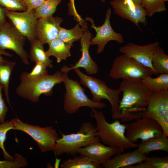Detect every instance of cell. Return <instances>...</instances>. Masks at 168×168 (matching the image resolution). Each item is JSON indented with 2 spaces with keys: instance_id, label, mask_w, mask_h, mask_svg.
Returning <instances> with one entry per match:
<instances>
[{
  "instance_id": "6da1fadb",
  "label": "cell",
  "mask_w": 168,
  "mask_h": 168,
  "mask_svg": "<svg viewBox=\"0 0 168 168\" xmlns=\"http://www.w3.org/2000/svg\"><path fill=\"white\" fill-rule=\"evenodd\" d=\"M119 88L123 93V96L117 110L112 115V118L128 122L142 118L152 92L140 81L123 80Z\"/></svg>"
},
{
  "instance_id": "7a4b0ae2",
  "label": "cell",
  "mask_w": 168,
  "mask_h": 168,
  "mask_svg": "<svg viewBox=\"0 0 168 168\" xmlns=\"http://www.w3.org/2000/svg\"><path fill=\"white\" fill-rule=\"evenodd\" d=\"M90 115L96 120V135L104 144L118 147L122 152L125 150L137 147L138 144L131 142L125 136L127 124H121L118 120L109 123L103 113L95 109H92Z\"/></svg>"
},
{
  "instance_id": "3957f363",
  "label": "cell",
  "mask_w": 168,
  "mask_h": 168,
  "mask_svg": "<svg viewBox=\"0 0 168 168\" xmlns=\"http://www.w3.org/2000/svg\"><path fill=\"white\" fill-rule=\"evenodd\" d=\"M62 138L56 141L55 146L52 150L56 156L63 154L75 156L79 148L90 144L100 141L96 134V127L90 122H83L77 132L65 134L61 132Z\"/></svg>"
},
{
  "instance_id": "277c9868",
  "label": "cell",
  "mask_w": 168,
  "mask_h": 168,
  "mask_svg": "<svg viewBox=\"0 0 168 168\" xmlns=\"http://www.w3.org/2000/svg\"><path fill=\"white\" fill-rule=\"evenodd\" d=\"M63 73L58 71L52 75L48 74L37 79L28 80L20 78V83L16 89L19 96L34 102L37 103L42 94L50 96L53 88L56 84L63 82Z\"/></svg>"
},
{
  "instance_id": "5b68a950",
  "label": "cell",
  "mask_w": 168,
  "mask_h": 168,
  "mask_svg": "<svg viewBox=\"0 0 168 168\" xmlns=\"http://www.w3.org/2000/svg\"><path fill=\"white\" fill-rule=\"evenodd\" d=\"M68 73H63V81L66 88L64 96L63 109L66 113L72 114L76 113L82 107L92 109H101L106 106L103 102H94L89 98L80 82L69 78Z\"/></svg>"
},
{
  "instance_id": "8992f818",
  "label": "cell",
  "mask_w": 168,
  "mask_h": 168,
  "mask_svg": "<svg viewBox=\"0 0 168 168\" xmlns=\"http://www.w3.org/2000/svg\"><path fill=\"white\" fill-rule=\"evenodd\" d=\"M153 74L156 75L154 70L124 54L115 59L109 73L110 77L114 79L136 81H140Z\"/></svg>"
},
{
  "instance_id": "52a82bcc",
  "label": "cell",
  "mask_w": 168,
  "mask_h": 168,
  "mask_svg": "<svg viewBox=\"0 0 168 168\" xmlns=\"http://www.w3.org/2000/svg\"><path fill=\"white\" fill-rule=\"evenodd\" d=\"M73 70L80 78L81 84L90 90L92 95L91 100L96 102H101L104 99L108 100L111 105L112 115L113 114L119 106L121 90L109 88L102 80L84 74L78 68Z\"/></svg>"
},
{
  "instance_id": "ba28073f",
  "label": "cell",
  "mask_w": 168,
  "mask_h": 168,
  "mask_svg": "<svg viewBox=\"0 0 168 168\" xmlns=\"http://www.w3.org/2000/svg\"><path fill=\"white\" fill-rule=\"evenodd\" d=\"M15 130L30 136L36 143L41 152L52 150L55 147L58 134L52 126L41 127L25 123L16 118L11 120Z\"/></svg>"
},
{
  "instance_id": "9c48e42d",
  "label": "cell",
  "mask_w": 168,
  "mask_h": 168,
  "mask_svg": "<svg viewBox=\"0 0 168 168\" xmlns=\"http://www.w3.org/2000/svg\"><path fill=\"white\" fill-rule=\"evenodd\" d=\"M127 124L125 136L131 142L135 143L142 141L161 136L164 134L161 125L155 120L142 117Z\"/></svg>"
},
{
  "instance_id": "30bf717a",
  "label": "cell",
  "mask_w": 168,
  "mask_h": 168,
  "mask_svg": "<svg viewBox=\"0 0 168 168\" xmlns=\"http://www.w3.org/2000/svg\"><path fill=\"white\" fill-rule=\"evenodd\" d=\"M26 38L8 22L0 26V49H8L15 52L23 63L29 64L27 52L24 49Z\"/></svg>"
},
{
  "instance_id": "8fae6325",
  "label": "cell",
  "mask_w": 168,
  "mask_h": 168,
  "mask_svg": "<svg viewBox=\"0 0 168 168\" xmlns=\"http://www.w3.org/2000/svg\"><path fill=\"white\" fill-rule=\"evenodd\" d=\"M142 117L156 121L162 127L164 134L168 137V89L152 92Z\"/></svg>"
},
{
  "instance_id": "7c38bea8",
  "label": "cell",
  "mask_w": 168,
  "mask_h": 168,
  "mask_svg": "<svg viewBox=\"0 0 168 168\" xmlns=\"http://www.w3.org/2000/svg\"><path fill=\"white\" fill-rule=\"evenodd\" d=\"M112 10L110 8L107 10L105 21L100 26H96L93 19L86 17L85 19L90 21L91 27L95 31L96 36L91 40V45H97L98 46L96 53L99 54L104 50L105 47L108 42L111 40L117 42L121 44L124 42V38L122 34L115 32L112 28L110 22V17Z\"/></svg>"
},
{
  "instance_id": "4fadbf2b",
  "label": "cell",
  "mask_w": 168,
  "mask_h": 168,
  "mask_svg": "<svg viewBox=\"0 0 168 168\" xmlns=\"http://www.w3.org/2000/svg\"><path fill=\"white\" fill-rule=\"evenodd\" d=\"M110 3L115 14L123 19L130 20L142 31L139 23L146 26L147 22L145 11L141 5L132 0H113L110 1Z\"/></svg>"
},
{
  "instance_id": "5bb4252c",
  "label": "cell",
  "mask_w": 168,
  "mask_h": 168,
  "mask_svg": "<svg viewBox=\"0 0 168 168\" xmlns=\"http://www.w3.org/2000/svg\"><path fill=\"white\" fill-rule=\"evenodd\" d=\"M34 10L21 12L7 11L6 13L13 26L30 43L37 39L35 28L38 19L34 14Z\"/></svg>"
},
{
  "instance_id": "9a60e30c",
  "label": "cell",
  "mask_w": 168,
  "mask_h": 168,
  "mask_svg": "<svg viewBox=\"0 0 168 168\" xmlns=\"http://www.w3.org/2000/svg\"><path fill=\"white\" fill-rule=\"evenodd\" d=\"M92 37V34L88 29L84 32L80 40L81 48L80 51L82 53L81 57L74 65H72L71 67H68L66 65L62 67L60 71L63 73H68L71 70L82 68L89 75L95 74L98 72L99 69L98 65L91 58L89 52V48L91 45Z\"/></svg>"
},
{
  "instance_id": "2e32d148",
  "label": "cell",
  "mask_w": 168,
  "mask_h": 168,
  "mask_svg": "<svg viewBox=\"0 0 168 168\" xmlns=\"http://www.w3.org/2000/svg\"><path fill=\"white\" fill-rule=\"evenodd\" d=\"M76 152L77 154L83 155L99 165L105 164L111 157L122 152L119 148L106 146L100 141L93 142L86 147L79 148Z\"/></svg>"
},
{
  "instance_id": "e0dca14e",
  "label": "cell",
  "mask_w": 168,
  "mask_h": 168,
  "mask_svg": "<svg viewBox=\"0 0 168 168\" xmlns=\"http://www.w3.org/2000/svg\"><path fill=\"white\" fill-rule=\"evenodd\" d=\"M159 45V43L157 42L143 46L129 43L120 47L119 50L123 54L134 58L144 66L152 69L156 73L152 66V61L153 54Z\"/></svg>"
},
{
  "instance_id": "ac0fdd59",
  "label": "cell",
  "mask_w": 168,
  "mask_h": 168,
  "mask_svg": "<svg viewBox=\"0 0 168 168\" xmlns=\"http://www.w3.org/2000/svg\"><path fill=\"white\" fill-rule=\"evenodd\" d=\"M63 21L61 18L57 16L38 19L35 28L37 39L44 44L57 38Z\"/></svg>"
},
{
  "instance_id": "d6986e66",
  "label": "cell",
  "mask_w": 168,
  "mask_h": 168,
  "mask_svg": "<svg viewBox=\"0 0 168 168\" xmlns=\"http://www.w3.org/2000/svg\"><path fill=\"white\" fill-rule=\"evenodd\" d=\"M147 156L136 150L127 153L120 152L114 156L113 158H110L101 167L104 168H125L144 161Z\"/></svg>"
},
{
  "instance_id": "ffe728a7",
  "label": "cell",
  "mask_w": 168,
  "mask_h": 168,
  "mask_svg": "<svg viewBox=\"0 0 168 168\" xmlns=\"http://www.w3.org/2000/svg\"><path fill=\"white\" fill-rule=\"evenodd\" d=\"M167 138L163 134L160 137L142 141L138 145L136 150L143 154H147L156 150H161L168 152Z\"/></svg>"
},
{
  "instance_id": "44dd1931",
  "label": "cell",
  "mask_w": 168,
  "mask_h": 168,
  "mask_svg": "<svg viewBox=\"0 0 168 168\" xmlns=\"http://www.w3.org/2000/svg\"><path fill=\"white\" fill-rule=\"evenodd\" d=\"M49 48L45 51L47 55L56 58L57 62L60 63L62 60H66L71 56L70 48L63 41L58 38L54 39L48 44Z\"/></svg>"
},
{
  "instance_id": "7402d4cb",
  "label": "cell",
  "mask_w": 168,
  "mask_h": 168,
  "mask_svg": "<svg viewBox=\"0 0 168 168\" xmlns=\"http://www.w3.org/2000/svg\"><path fill=\"white\" fill-rule=\"evenodd\" d=\"M31 44L29 58L35 63H42L48 68H52V60L47 55L44 51L43 44L38 40L36 39Z\"/></svg>"
},
{
  "instance_id": "603a6c76",
  "label": "cell",
  "mask_w": 168,
  "mask_h": 168,
  "mask_svg": "<svg viewBox=\"0 0 168 168\" xmlns=\"http://www.w3.org/2000/svg\"><path fill=\"white\" fill-rule=\"evenodd\" d=\"M16 65L15 62L4 59L0 63V85L3 89L6 100L10 107L9 96V86L10 75Z\"/></svg>"
},
{
  "instance_id": "cb8c5ba5",
  "label": "cell",
  "mask_w": 168,
  "mask_h": 168,
  "mask_svg": "<svg viewBox=\"0 0 168 168\" xmlns=\"http://www.w3.org/2000/svg\"><path fill=\"white\" fill-rule=\"evenodd\" d=\"M80 26L78 23L73 28L69 30L60 27L57 38L71 48L73 46L74 42L80 40L85 31Z\"/></svg>"
},
{
  "instance_id": "d4e9b609",
  "label": "cell",
  "mask_w": 168,
  "mask_h": 168,
  "mask_svg": "<svg viewBox=\"0 0 168 168\" xmlns=\"http://www.w3.org/2000/svg\"><path fill=\"white\" fill-rule=\"evenodd\" d=\"M152 63L156 75L168 73V55L159 45L153 54Z\"/></svg>"
},
{
  "instance_id": "484cf974",
  "label": "cell",
  "mask_w": 168,
  "mask_h": 168,
  "mask_svg": "<svg viewBox=\"0 0 168 168\" xmlns=\"http://www.w3.org/2000/svg\"><path fill=\"white\" fill-rule=\"evenodd\" d=\"M141 84L152 92L168 89V73L160 74L156 78L147 77L140 81Z\"/></svg>"
},
{
  "instance_id": "4316f807",
  "label": "cell",
  "mask_w": 168,
  "mask_h": 168,
  "mask_svg": "<svg viewBox=\"0 0 168 168\" xmlns=\"http://www.w3.org/2000/svg\"><path fill=\"white\" fill-rule=\"evenodd\" d=\"M61 168H101L100 165L95 163L86 157L80 155L73 158H68L63 161Z\"/></svg>"
},
{
  "instance_id": "83f0119b",
  "label": "cell",
  "mask_w": 168,
  "mask_h": 168,
  "mask_svg": "<svg viewBox=\"0 0 168 168\" xmlns=\"http://www.w3.org/2000/svg\"><path fill=\"white\" fill-rule=\"evenodd\" d=\"M62 0H45L42 5L34 10V14L37 19L53 16Z\"/></svg>"
},
{
  "instance_id": "f1b7e54d",
  "label": "cell",
  "mask_w": 168,
  "mask_h": 168,
  "mask_svg": "<svg viewBox=\"0 0 168 168\" xmlns=\"http://www.w3.org/2000/svg\"><path fill=\"white\" fill-rule=\"evenodd\" d=\"M165 2L164 0H142L141 5L144 9L146 16L151 17L156 13L167 10Z\"/></svg>"
},
{
  "instance_id": "f546056e",
  "label": "cell",
  "mask_w": 168,
  "mask_h": 168,
  "mask_svg": "<svg viewBox=\"0 0 168 168\" xmlns=\"http://www.w3.org/2000/svg\"><path fill=\"white\" fill-rule=\"evenodd\" d=\"M12 129L15 130L11 120L4 122L0 124V148L2 150L3 157L5 160H13L15 157L14 156H12L7 152L4 146L7 133Z\"/></svg>"
},
{
  "instance_id": "4dcf8cb0",
  "label": "cell",
  "mask_w": 168,
  "mask_h": 168,
  "mask_svg": "<svg viewBox=\"0 0 168 168\" xmlns=\"http://www.w3.org/2000/svg\"><path fill=\"white\" fill-rule=\"evenodd\" d=\"M48 67L44 64L37 63L30 72H24L20 78L28 80H35L41 78L47 75Z\"/></svg>"
},
{
  "instance_id": "1f68e13d",
  "label": "cell",
  "mask_w": 168,
  "mask_h": 168,
  "mask_svg": "<svg viewBox=\"0 0 168 168\" xmlns=\"http://www.w3.org/2000/svg\"><path fill=\"white\" fill-rule=\"evenodd\" d=\"M15 158L12 160L0 161V168H20L26 167V159L18 153L14 154Z\"/></svg>"
},
{
  "instance_id": "d6a6232c",
  "label": "cell",
  "mask_w": 168,
  "mask_h": 168,
  "mask_svg": "<svg viewBox=\"0 0 168 168\" xmlns=\"http://www.w3.org/2000/svg\"><path fill=\"white\" fill-rule=\"evenodd\" d=\"M0 6L12 12L24 11L27 8L23 0H0Z\"/></svg>"
},
{
  "instance_id": "836d02e7",
  "label": "cell",
  "mask_w": 168,
  "mask_h": 168,
  "mask_svg": "<svg viewBox=\"0 0 168 168\" xmlns=\"http://www.w3.org/2000/svg\"><path fill=\"white\" fill-rule=\"evenodd\" d=\"M145 161L150 165L151 168H168V157L151 156L146 157Z\"/></svg>"
},
{
  "instance_id": "e575fe53",
  "label": "cell",
  "mask_w": 168,
  "mask_h": 168,
  "mask_svg": "<svg viewBox=\"0 0 168 168\" xmlns=\"http://www.w3.org/2000/svg\"><path fill=\"white\" fill-rule=\"evenodd\" d=\"M2 88L0 85V122L1 123H4L5 118L8 109L5 103L4 99L2 98Z\"/></svg>"
},
{
  "instance_id": "d590c367",
  "label": "cell",
  "mask_w": 168,
  "mask_h": 168,
  "mask_svg": "<svg viewBox=\"0 0 168 168\" xmlns=\"http://www.w3.org/2000/svg\"><path fill=\"white\" fill-rule=\"evenodd\" d=\"M23 0L27 7L26 11L30 12L41 6L45 0Z\"/></svg>"
},
{
  "instance_id": "8d00e7d4",
  "label": "cell",
  "mask_w": 168,
  "mask_h": 168,
  "mask_svg": "<svg viewBox=\"0 0 168 168\" xmlns=\"http://www.w3.org/2000/svg\"><path fill=\"white\" fill-rule=\"evenodd\" d=\"M74 0H69L68 4V14L70 16H72L74 17H76L78 16L75 5Z\"/></svg>"
},
{
  "instance_id": "74e56055",
  "label": "cell",
  "mask_w": 168,
  "mask_h": 168,
  "mask_svg": "<svg viewBox=\"0 0 168 168\" xmlns=\"http://www.w3.org/2000/svg\"><path fill=\"white\" fill-rule=\"evenodd\" d=\"M7 10L0 6V26L7 22L6 20V12Z\"/></svg>"
},
{
  "instance_id": "f35d334b",
  "label": "cell",
  "mask_w": 168,
  "mask_h": 168,
  "mask_svg": "<svg viewBox=\"0 0 168 168\" xmlns=\"http://www.w3.org/2000/svg\"><path fill=\"white\" fill-rule=\"evenodd\" d=\"M2 55L9 57H11L12 56V54L5 52L4 50L0 49V63L3 61L4 60V58L1 56Z\"/></svg>"
},
{
  "instance_id": "ab89813d",
  "label": "cell",
  "mask_w": 168,
  "mask_h": 168,
  "mask_svg": "<svg viewBox=\"0 0 168 168\" xmlns=\"http://www.w3.org/2000/svg\"><path fill=\"white\" fill-rule=\"evenodd\" d=\"M134 2L137 4L141 5L142 0H132Z\"/></svg>"
},
{
  "instance_id": "60d3db41",
  "label": "cell",
  "mask_w": 168,
  "mask_h": 168,
  "mask_svg": "<svg viewBox=\"0 0 168 168\" xmlns=\"http://www.w3.org/2000/svg\"><path fill=\"white\" fill-rule=\"evenodd\" d=\"M105 0H101L102 2H105Z\"/></svg>"
},
{
  "instance_id": "b9f144b4",
  "label": "cell",
  "mask_w": 168,
  "mask_h": 168,
  "mask_svg": "<svg viewBox=\"0 0 168 168\" xmlns=\"http://www.w3.org/2000/svg\"><path fill=\"white\" fill-rule=\"evenodd\" d=\"M165 2H167L168 1V0H164Z\"/></svg>"
}]
</instances>
